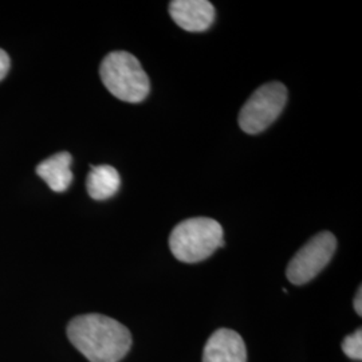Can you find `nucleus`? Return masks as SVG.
I'll use <instances>...</instances> for the list:
<instances>
[{"mask_svg":"<svg viewBox=\"0 0 362 362\" xmlns=\"http://www.w3.org/2000/svg\"><path fill=\"white\" fill-rule=\"evenodd\" d=\"M67 337L90 362L121 361L132 346V334L122 324L101 314L76 317Z\"/></svg>","mask_w":362,"mask_h":362,"instance_id":"f257e3e1","label":"nucleus"},{"mask_svg":"<svg viewBox=\"0 0 362 362\" xmlns=\"http://www.w3.org/2000/svg\"><path fill=\"white\" fill-rule=\"evenodd\" d=\"M223 246V228L216 220L209 218L184 220L169 236V247L173 257L184 263L206 260Z\"/></svg>","mask_w":362,"mask_h":362,"instance_id":"f03ea898","label":"nucleus"},{"mask_svg":"<svg viewBox=\"0 0 362 362\" xmlns=\"http://www.w3.org/2000/svg\"><path fill=\"white\" fill-rule=\"evenodd\" d=\"M100 76L105 88L121 101L143 103L151 90V82L139 59L127 52H113L105 57Z\"/></svg>","mask_w":362,"mask_h":362,"instance_id":"7ed1b4c3","label":"nucleus"},{"mask_svg":"<svg viewBox=\"0 0 362 362\" xmlns=\"http://www.w3.org/2000/svg\"><path fill=\"white\" fill-rule=\"evenodd\" d=\"M287 103V89L281 82H270L259 88L243 105L239 125L248 134L267 129L281 116Z\"/></svg>","mask_w":362,"mask_h":362,"instance_id":"20e7f679","label":"nucleus"},{"mask_svg":"<svg viewBox=\"0 0 362 362\" xmlns=\"http://www.w3.org/2000/svg\"><path fill=\"white\" fill-rule=\"evenodd\" d=\"M337 248L336 236L324 231L311 238L287 266V279L293 285H305L324 270L333 258Z\"/></svg>","mask_w":362,"mask_h":362,"instance_id":"39448f33","label":"nucleus"},{"mask_svg":"<svg viewBox=\"0 0 362 362\" xmlns=\"http://www.w3.org/2000/svg\"><path fill=\"white\" fill-rule=\"evenodd\" d=\"M169 13L177 26L189 33L206 31L215 21V8L207 0H173Z\"/></svg>","mask_w":362,"mask_h":362,"instance_id":"423d86ee","label":"nucleus"},{"mask_svg":"<svg viewBox=\"0 0 362 362\" xmlns=\"http://www.w3.org/2000/svg\"><path fill=\"white\" fill-rule=\"evenodd\" d=\"M203 362H247L243 338L230 329L216 330L206 344Z\"/></svg>","mask_w":362,"mask_h":362,"instance_id":"0eeeda50","label":"nucleus"},{"mask_svg":"<svg viewBox=\"0 0 362 362\" xmlns=\"http://www.w3.org/2000/svg\"><path fill=\"white\" fill-rule=\"evenodd\" d=\"M71 155L67 152H59L47 160L42 161L37 167L39 177L47 182L54 192H65L73 181L71 172Z\"/></svg>","mask_w":362,"mask_h":362,"instance_id":"6e6552de","label":"nucleus"},{"mask_svg":"<svg viewBox=\"0 0 362 362\" xmlns=\"http://www.w3.org/2000/svg\"><path fill=\"white\" fill-rule=\"evenodd\" d=\"M121 177L116 168L110 165L91 167L86 179L88 194L94 200H106L118 192Z\"/></svg>","mask_w":362,"mask_h":362,"instance_id":"1a4fd4ad","label":"nucleus"},{"mask_svg":"<svg viewBox=\"0 0 362 362\" xmlns=\"http://www.w3.org/2000/svg\"><path fill=\"white\" fill-rule=\"evenodd\" d=\"M344 353L354 361L362 360V330L357 329L350 336L345 337L342 342Z\"/></svg>","mask_w":362,"mask_h":362,"instance_id":"9d476101","label":"nucleus"},{"mask_svg":"<svg viewBox=\"0 0 362 362\" xmlns=\"http://www.w3.org/2000/svg\"><path fill=\"white\" fill-rule=\"evenodd\" d=\"M10 66H11V62H10L8 54L0 49V81L7 76Z\"/></svg>","mask_w":362,"mask_h":362,"instance_id":"9b49d317","label":"nucleus"},{"mask_svg":"<svg viewBox=\"0 0 362 362\" xmlns=\"http://www.w3.org/2000/svg\"><path fill=\"white\" fill-rule=\"evenodd\" d=\"M354 310H356V313H357L358 315H362L361 287L358 288V293H357V296H356V298H354Z\"/></svg>","mask_w":362,"mask_h":362,"instance_id":"f8f14e48","label":"nucleus"}]
</instances>
